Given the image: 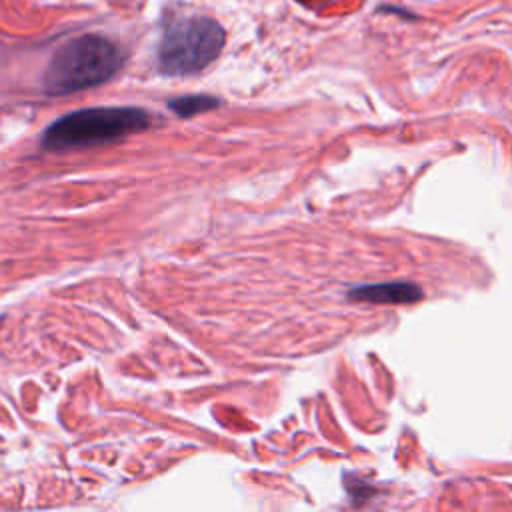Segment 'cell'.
Here are the masks:
<instances>
[{
	"mask_svg": "<svg viewBox=\"0 0 512 512\" xmlns=\"http://www.w3.org/2000/svg\"><path fill=\"white\" fill-rule=\"evenodd\" d=\"M124 64L122 48L98 34L62 44L44 72V90L52 96L78 92L110 80Z\"/></svg>",
	"mask_w": 512,
	"mask_h": 512,
	"instance_id": "1",
	"label": "cell"
},
{
	"mask_svg": "<svg viewBox=\"0 0 512 512\" xmlns=\"http://www.w3.org/2000/svg\"><path fill=\"white\" fill-rule=\"evenodd\" d=\"M150 126V116L134 106H98L76 110L54 120L42 136V146L52 152L82 150L108 144Z\"/></svg>",
	"mask_w": 512,
	"mask_h": 512,
	"instance_id": "2",
	"label": "cell"
},
{
	"mask_svg": "<svg viewBox=\"0 0 512 512\" xmlns=\"http://www.w3.org/2000/svg\"><path fill=\"white\" fill-rule=\"evenodd\" d=\"M226 42L224 28L208 16H186L166 26L158 44V68L168 76H190L210 66Z\"/></svg>",
	"mask_w": 512,
	"mask_h": 512,
	"instance_id": "3",
	"label": "cell"
},
{
	"mask_svg": "<svg viewBox=\"0 0 512 512\" xmlns=\"http://www.w3.org/2000/svg\"><path fill=\"white\" fill-rule=\"evenodd\" d=\"M352 300L370 302V304H412L420 300L422 288L414 282L394 280V282H378V284H364L348 294Z\"/></svg>",
	"mask_w": 512,
	"mask_h": 512,
	"instance_id": "4",
	"label": "cell"
},
{
	"mask_svg": "<svg viewBox=\"0 0 512 512\" xmlns=\"http://www.w3.org/2000/svg\"><path fill=\"white\" fill-rule=\"evenodd\" d=\"M170 110L180 116V118H190L196 114H202L206 110H212L216 106H220V100L212 98V96H204V94H192V96H180V98H172L168 102Z\"/></svg>",
	"mask_w": 512,
	"mask_h": 512,
	"instance_id": "5",
	"label": "cell"
},
{
	"mask_svg": "<svg viewBox=\"0 0 512 512\" xmlns=\"http://www.w3.org/2000/svg\"><path fill=\"white\" fill-rule=\"evenodd\" d=\"M302 4H318V2H324V0H298Z\"/></svg>",
	"mask_w": 512,
	"mask_h": 512,
	"instance_id": "6",
	"label": "cell"
}]
</instances>
